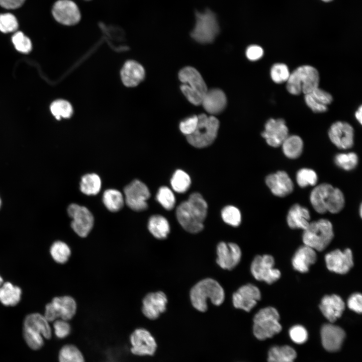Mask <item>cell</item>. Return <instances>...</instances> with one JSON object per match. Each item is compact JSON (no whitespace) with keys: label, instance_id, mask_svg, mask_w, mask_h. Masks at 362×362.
I'll use <instances>...</instances> for the list:
<instances>
[{"label":"cell","instance_id":"24","mask_svg":"<svg viewBox=\"0 0 362 362\" xmlns=\"http://www.w3.org/2000/svg\"><path fill=\"white\" fill-rule=\"evenodd\" d=\"M176 216L178 222L187 231L197 233L202 231L204 224L190 210L187 201L181 203L177 207Z\"/></svg>","mask_w":362,"mask_h":362},{"label":"cell","instance_id":"25","mask_svg":"<svg viewBox=\"0 0 362 362\" xmlns=\"http://www.w3.org/2000/svg\"><path fill=\"white\" fill-rule=\"evenodd\" d=\"M319 308L324 317L333 323L342 315L345 304L337 295H327L322 298Z\"/></svg>","mask_w":362,"mask_h":362},{"label":"cell","instance_id":"7","mask_svg":"<svg viewBox=\"0 0 362 362\" xmlns=\"http://www.w3.org/2000/svg\"><path fill=\"white\" fill-rule=\"evenodd\" d=\"M195 25L191 36L197 42L205 44L212 42L220 32L216 15L209 9L195 12Z\"/></svg>","mask_w":362,"mask_h":362},{"label":"cell","instance_id":"37","mask_svg":"<svg viewBox=\"0 0 362 362\" xmlns=\"http://www.w3.org/2000/svg\"><path fill=\"white\" fill-rule=\"evenodd\" d=\"M50 252L54 260L61 264L66 262L71 255L70 247L62 241H55L51 246Z\"/></svg>","mask_w":362,"mask_h":362},{"label":"cell","instance_id":"45","mask_svg":"<svg viewBox=\"0 0 362 362\" xmlns=\"http://www.w3.org/2000/svg\"><path fill=\"white\" fill-rule=\"evenodd\" d=\"M316 173L310 168H302L297 173L296 180L299 186L305 188L308 186H314L317 182Z\"/></svg>","mask_w":362,"mask_h":362},{"label":"cell","instance_id":"60","mask_svg":"<svg viewBox=\"0 0 362 362\" xmlns=\"http://www.w3.org/2000/svg\"><path fill=\"white\" fill-rule=\"evenodd\" d=\"M1 198H0V208H1Z\"/></svg>","mask_w":362,"mask_h":362},{"label":"cell","instance_id":"2","mask_svg":"<svg viewBox=\"0 0 362 362\" xmlns=\"http://www.w3.org/2000/svg\"><path fill=\"white\" fill-rule=\"evenodd\" d=\"M190 299L195 309L200 312H205L208 308V299H210L213 304L219 306L224 301L225 293L217 281L207 278L197 283L191 289Z\"/></svg>","mask_w":362,"mask_h":362},{"label":"cell","instance_id":"10","mask_svg":"<svg viewBox=\"0 0 362 362\" xmlns=\"http://www.w3.org/2000/svg\"><path fill=\"white\" fill-rule=\"evenodd\" d=\"M77 309L75 300L69 296L54 297L45 306L44 317L49 321L58 319L68 321L74 316Z\"/></svg>","mask_w":362,"mask_h":362},{"label":"cell","instance_id":"9","mask_svg":"<svg viewBox=\"0 0 362 362\" xmlns=\"http://www.w3.org/2000/svg\"><path fill=\"white\" fill-rule=\"evenodd\" d=\"M198 122L194 132L187 136L188 142L196 148L210 145L215 140L219 127L218 120L213 116L202 114L198 116Z\"/></svg>","mask_w":362,"mask_h":362},{"label":"cell","instance_id":"22","mask_svg":"<svg viewBox=\"0 0 362 362\" xmlns=\"http://www.w3.org/2000/svg\"><path fill=\"white\" fill-rule=\"evenodd\" d=\"M322 344L323 347L329 352H336L341 347L345 337V333L338 326L332 324H325L320 331Z\"/></svg>","mask_w":362,"mask_h":362},{"label":"cell","instance_id":"56","mask_svg":"<svg viewBox=\"0 0 362 362\" xmlns=\"http://www.w3.org/2000/svg\"><path fill=\"white\" fill-rule=\"evenodd\" d=\"M361 114H362V107L360 105L358 108L357 110H356V111L355 113V117L360 124H361V123H362Z\"/></svg>","mask_w":362,"mask_h":362},{"label":"cell","instance_id":"52","mask_svg":"<svg viewBox=\"0 0 362 362\" xmlns=\"http://www.w3.org/2000/svg\"><path fill=\"white\" fill-rule=\"evenodd\" d=\"M304 100L306 105L313 112L323 113L328 110L327 106L319 103L310 93L305 95Z\"/></svg>","mask_w":362,"mask_h":362},{"label":"cell","instance_id":"57","mask_svg":"<svg viewBox=\"0 0 362 362\" xmlns=\"http://www.w3.org/2000/svg\"><path fill=\"white\" fill-rule=\"evenodd\" d=\"M3 284V280L2 277L0 276V287L2 286V285Z\"/></svg>","mask_w":362,"mask_h":362},{"label":"cell","instance_id":"20","mask_svg":"<svg viewBox=\"0 0 362 362\" xmlns=\"http://www.w3.org/2000/svg\"><path fill=\"white\" fill-rule=\"evenodd\" d=\"M325 259L327 268L337 274H346L353 265L350 249H345L343 251L339 249L332 251L325 255Z\"/></svg>","mask_w":362,"mask_h":362},{"label":"cell","instance_id":"32","mask_svg":"<svg viewBox=\"0 0 362 362\" xmlns=\"http://www.w3.org/2000/svg\"><path fill=\"white\" fill-rule=\"evenodd\" d=\"M148 228L156 238L165 239L170 231L169 224L167 219L159 215L152 216L149 219Z\"/></svg>","mask_w":362,"mask_h":362},{"label":"cell","instance_id":"5","mask_svg":"<svg viewBox=\"0 0 362 362\" xmlns=\"http://www.w3.org/2000/svg\"><path fill=\"white\" fill-rule=\"evenodd\" d=\"M178 78L182 82L180 90L188 100L193 105H201L208 88L199 72L193 67L187 66L179 71Z\"/></svg>","mask_w":362,"mask_h":362},{"label":"cell","instance_id":"58","mask_svg":"<svg viewBox=\"0 0 362 362\" xmlns=\"http://www.w3.org/2000/svg\"><path fill=\"white\" fill-rule=\"evenodd\" d=\"M360 210V216H361V206H360V210Z\"/></svg>","mask_w":362,"mask_h":362},{"label":"cell","instance_id":"11","mask_svg":"<svg viewBox=\"0 0 362 362\" xmlns=\"http://www.w3.org/2000/svg\"><path fill=\"white\" fill-rule=\"evenodd\" d=\"M274 265L275 260L272 256L267 254L257 255L251 263V273L256 280L271 284L281 276L280 270L275 268Z\"/></svg>","mask_w":362,"mask_h":362},{"label":"cell","instance_id":"33","mask_svg":"<svg viewBox=\"0 0 362 362\" xmlns=\"http://www.w3.org/2000/svg\"><path fill=\"white\" fill-rule=\"evenodd\" d=\"M281 145L283 152L287 157L295 159L299 157L302 152L303 142L298 135H288Z\"/></svg>","mask_w":362,"mask_h":362},{"label":"cell","instance_id":"4","mask_svg":"<svg viewBox=\"0 0 362 362\" xmlns=\"http://www.w3.org/2000/svg\"><path fill=\"white\" fill-rule=\"evenodd\" d=\"M319 80V72L314 67L303 65L290 73L286 88L293 95L308 94L318 87Z\"/></svg>","mask_w":362,"mask_h":362},{"label":"cell","instance_id":"44","mask_svg":"<svg viewBox=\"0 0 362 362\" xmlns=\"http://www.w3.org/2000/svg\"><path fill=\"white\" fill-rule=\"evenodd\" d=\"M221 216L223 220L227 224L233 227L238 226L241 221L240 211L233 206H227L222 210Z\"/></svg>","mask_w":362,"mask_h":362},{"label":"cell","instance_id":"39","mask_svg":"<svg viewBox=\"0 0 362 362\" xmlns=\"http://www.w3.org/2000/svg\"><path fill=\"white\" fill-rule=\"evenodd\" d=\"M59 362H84L83 356L75 346L67 344L63 346L59 353Z\"/></svg>","mask_w":362,"mask_h":362},{"label":"cell","instance_id":"27","mask_svg":"<svg viewBox=\"0 0 362 362\" xmlns=\"http://www.w3.org/2000/svg\"><path fill=\"white\" fill-rule=\"evenodd\" d=\"M121 76L125 86L134 87L144 79L145 71L141 64L135 61L129 60L123 66L121 71Z\"/></svg>","mask_w":362,"mask_h":362},{"label":"cell","instance_id":"26","mask_svg":"<svg viewBox=\"0 0 362 362\" xmlns=\"http://www.w3.org/2000/svg\"><path fill=\"white\" fill-rule=\"evenodd\" d=\"M226 103L224 93L219 88H213L207 90L201 104L208 113L214 115L221 112L225 109Z\"/></svg>","mask_w":362,"mask_h":362},{"label":"cell","instance_id":"3","mask_svg":"<svg viewBox=\"0 0 362 362\" xmlns=\"http://www.w3.org/2000/svg\"><path fill=\"white\" fill-rule=\"evenodd\" d=\"M23 334L28 345L32 349L37 350L43 346L44 338L51 337V329L49 321L44 315L34 313L25 317Z\"/></svg>","mask_w":362,"mask_h":362},{"label":"cell","instance_id":"46","mask_svg":"<svg viewBox=\"0 0 362 362\" xmlns=\"http://www.w3.org/2000/svg\"><path fill=\"white\" fill-rule=\"evenodd\" d=\"M15 49L20 52L28 53L32 48L30 39L21 31H16L12 37Z\"/></svg>","mask_w":362,"mask_h":362},{"label":"cell","instance_id":"29","mask_svg":"<svg viewBox=\"0 0 362 362\" xmlns=\"http://www.w3.org/2000/svg\"><path fill=\"white\" fill-rule=\"evenodd\" d=\"M310 219L308 210L299 204H295L290 209L287 221L289 226L292 229L305 230L309 225Z\"/></svg>","mask_w":362,"mask_h":362},{"label":"cell","instance_id":"38","mask_svg":"<svg viewBox=\"0 0 362 362\" xmlns=\"http://www.w3.org/2000/svg\"><path fill=\"white\" fill-rule=\"evenodd\" d=\"M191 183L189 174L180 169H177L174 172L170 180L172 189L178 193L186 192L190 188Z\"/></svg>","mask_w":362,"mask_h":362},{"label":"cell","instance_id":"6","mask_svg":"<svg viewBox=\"0 0 362 362\" xmlns=\"http://www.w3.org/2000/svg\"><path fill=\"white\" fill-rule=\"evenodd\" d=\"M304 230V244L319 251L329 244L334 236L332 225L327 219H321L310 223Z\"/></svg>","mask_w":362,"mask_h":362},{"label":"cell","instance_id":"50","mask_svg":"<svg viewBox=\"0 0 362 362\" xmlns=\"http://www.w3.org/2000/svg\"><path fill=\"white\" fill-rule=\"evenodd\" d=\"M53 327L56 336L60 338L67 336L71 331L70 326L67 321L61 319L54 321Z\"/></svg>","mask_w":362,"mask_h":362},{"label":"cell","instance_id":"13","mask_svg":"<svg viewBox=\"0 0 362 362\" xmlns=\"http://www.w3.org/2000/svg\"><path fill=\"white\" fill-rule=\"evenodd\" d=\"M125 201L132 210L141 211L147 208L146 201L150 193L145 184L139 180H134L125 187L124 190Z\"/></svg>","mask_w":362,"mask_h":362},{"label":"cell","instance_id":"19","mask_svg":"<svg viewBox=\"0 0 362 362\" xmlns=\"http://www.w3.org/2000/svg\"><path fill=\"white\" fill-rule=\"evenodd\" d=\"M217 264L222 268L231 270L240 262L241 251L236 243L220 242L217 246Z\"/></svg>","mask_w":362,"mask_h":362},{"label":"cell","instance_id":"8","mask_svg":"<svg viewBox=\"0 0 362 362\" xmlns=\"http://www.w3.org/2000/svg\"><path fill=\"white\" fill-rule=\"evenodd\" d=\"M278 311L272 307L260 309L254 316L253 333L258 340L271 338L282 330Z\"/></svg>","mask_w":362,"mask_h":362},{"label":"cell","instance_id":"36","mask_svg":"<svg viewBox=\"0 0 362 362\" xmlns=\"http://www.w3.org/2000/svg\"><path fill=\"white\" fill-rule=\"evenodd\" d=\"M101 188V180L96 173H89L83 175L80 183V189L82 193L87 195H95L98 194Z\"/></svg>","mask_w":362,"mask_h":362},{"label":"cell","instance_id":"1","mask_svg":"<svg viewBox=\"0 0 362 362\" xmlns=\"http://www.w3.org/2000/svg\"><path fill=\"white\" fill-rule=\"evenodd\" d=\"M310 199L313 208L320 214L337 213L344 206L342 192L326 183L316 186L311 192Z\"/></svg>","mask_w":362,"mask_h":362},{"label":"cell","instance_id":"18","mask_svg":"<svg viewBox=\"0 0 362 362\" xmlns=\"http://www.w3.org/2000/svg\"><path fill=\"white\" fill-rule=\"evenodd\" d=\"M260 298L261 294L258 288L248 284L241 286L233 293L232 301L236 308L249 312Z\"/></svg>","mask_w":362,"mask_h":362},{"label":"cell","instance_id":"15","mask_svg":"<svg viewBox=\"0 0 362 362\" xmlns=\"http://www.w3.org/2000/svg\"><path fill=\"white\" fill-rule=\"evenodd\" d=\"M131 351L140 356L153 355L157 348L154 337L147 330L139 328L135 329L130 337Z\"/></svg>","mask_w":362,"mask_h":362},{"label":"cell","instance_id":"54","mask_svg":"<svg viewBox=\"0 0 362 362\" xmlns=\"http://www.w3.org/2000/svg\"><path fill=\"white\" fill-rule=\"evenodd\" d=\"M263 55V50L259 46L251 45L246 50L247 58L251 61H256L260 59Z\"/></svg>","mask_w":362,"mask_h":362},{"label":"cell","instance_id":"41","mask_svg":"<svg viewBox=\"0 0 362 362\" xmlns=\"http://www.w3.org/2000/svg\"><path fill=\"white\" fill-rule=\"evenodd\" d=\"M335 163L345 170L354 169L358 163V157L354 152L337 154L334 157Z\"/></svg>","mask_w":362,"mask_h":362},{"label":"cell","instance_id":"31","mask_svg":"<svg viewBox=\"0 0 362 362\" xmlns=\"http://www.w3.org/2000/svg\"><path fill=\"white\" fill-rule=\"evenodd\" d=\"M295 350L289 345L274 346L268 350L267 362H294Z\"/></svg>","mask_w":362,"mask_h":362},{"label":"cell","instance_id":"43","mask_svg":"<svg viewBox=\"0 0 362 362\" xmlns=\"http://www.w3.org/2000/svg\"><path fill=\"white\" fill-rule=\"evenodd\" d=\"M156 199L165 209L170 210L175 205V199L172 191L167 187H160L156 195Z\"/></svg>","mask_w":362,"mask_h":362},{"label":"cell","instance_id":"21","mask_svg":"<svg viewBox=\"0 0 362 362\" xmlns=\"http://www.w3.org/2000/svg\"><path fill=\"white\" fill-rule=\"evenodd\" d=\"M167 302L166 296L163 292L149 293L143 299L142 312L149 319H156L165 311Z\"/></svg>","mask_w":362,"mask_h":362},{"label":"cell","instance_id":"49","mask_svg":"<svg viewBox=\"0 0 362 362\" xmlns=\"http://www.w3.org/2000/svg\"><path fill=\"white\" fill-rule=\"evenodd\" d=\"M198 122V118L197 116H193L180 122L179 129L184 135L187 136L193 134L195 131Z\"/></svg>","mask_w":362,"mask_h":362},{"label":"cell","instance_id":"12","mask_svg":"<svg viewBox=\"0 0 362 362\" xmlns=\"http://www.w3.org/2000/svg\"><path fill=\"white\" fill-rule=\"evenodd\" d=\"M72 219L71 226L79 236L85 237L92 230L94 223L93 214L88 209L76 204H72L67 209Z\"/></svg>","mask_w":362,"mask_h":362},{"label":"cell","instance_id":"17","mask_svg":"<svg viewBox=\"0 0 362 362\" xmlns=\"http://www.w3.org/2000/svg\"><path fill=\"white\" fill-rule=\"evenodd\" d=\"M288 128L283 119L270 118L266 121L261 136L269 146L277 147L282 145L288 136Z\"/></svg>","mask_w":362,"mask_h":362},{"label":"cell","instance_id":"16","mask_svg":"<svg viewBox=\"0 0 362 362\" xmlns=\"http://www.w3.org/2000/svg\"><path fill=\"white\" fill-rule=\"evenodd\" d=\"M328 136L331 141L338 148L346 149L353 144L354 130L349 123L336 121L330 126Z\"/></svg>","mask_w":362,"mask_h":362},{"label":"cell","instance_id":"40","mask_svg":"<svg viewBox=\"0 0 362 362\" xmlns=\"http://www.w3.org/2000/svg\"><path fill=\"white\" fill-rule=\"evenodd\" d=\"M50 109L52 115L57 120L61 118H68L72 114L73 110L71 104L63 100L54 101L50 105Z\"/></svg>","mask_w":362,"mask_h":362},{"label":"cell","instance_id":"23","mask_svg":"<svg viewBox=\"0 0 362 362\" xmlns=\"http://www.w3.org/2000/svg\"><path fill=\"white\" fill-rule=\"evenodd\" d=\"M265 183L272 193L276 196L284 197L291 194L294 185L288 174L284 171H279L266 177Z\"/></svg>","mask_w":362,"mask_h":362},{"label":"cell","instance_id":"34","mask_svg":"<svg viewBox=\"0 0 362 362\" xmlns=\"http://www.w3.org/2000/svg\"><path fill=\"white\" fill-rule=\"evenodd\" d=\"M189 208L197 218L204 222L207 214L208 205L201 194H192L187 200Z\"/></svg>","mask_w":362,"mask_h":362},{"label":"cell","instance_id":"30","mask_svg":"<svg viewBox=\"0 0 362 362\" xmlns=\"http://www.w3.org/2000/svg\"><path fill=\"white\" fill-rule=\"evenodd\" d=\"M22 290L10 282L3 283L0 287V302L6 306H14L21 300Z\"/></svg>","mask_w":362,"mask_h":362},{"label":"cell","instance_id":"35","mask_svg":"<svg viewBox=\"0 0 362 362\" xmlns=\"http://www.w3.org/2000/svg\"><path fill=\"white\" fill-rule=\"evenodd\" d=\"M103 202L108 210L117 212L124 206V199L122 194L118 190L108 189L103 194Z\"/></svg>","mask_w":362,"mask_h":362},{"label":"cell","instance_id":"55","mask_svg":"<svg viewBox=\"0 0 362 362\" xmlns=\"http://www.w3.org/2000/svg\"><path fill=\"white\" fill-rule=\"evenodd\" d=\"M26 0H0V6L6 9L13 10L21 7Z\"/></svg>","mask_w":362,"mask_h":362},{"label":"cell","instance_id":"47","mask_svg":"<svg viewBox=\"0 0 362 362\" xmlns=\"http://www.w3.org/2000/svg\"><path fill=\"white\" fill-rule=\"evenodd\" d=\"M18 22L12 14L7 13L0 14V31L4 33L14 32L18 28Z\"/></svg>","mask_w":362,"mask_h":362},{"label":"cell","instance_id":"51","mask_svg":"<svg viewBox=\"0 0 362 362\" xmlns=\"http://www.w3.org/2000/svg\"><path fill=\"white\" fill-rule=\"evenodd\" d=\"M310 94L319 103L327 106L333 101L332 96L330 94L319 87L314 89Z\"/></svg>","mask_w":362,"mask_h":362},{"label":"cell","instance_id":"53","mask_svg":"<svg viewBox=\"0 0 362 362\" xmlns=\"http://www.w3.org/2000/svg\"><path fill=\"white\" fill-rule=\"evenodd\" d=\"M348 308L356 313L360 314L362 311V296L360 293H354L347 301Z\"/></svg>","mask_w":362,"mask_h":362},{"label":"cell","instance_id":"14","mask_svg":"<svg viewBox=\"0 0 362 362\" xmlns=\"http://www.w3.org/2000/svg\"><path fill=\"white\" fill-rule=\"evenodd\" d=\"M52 14L61 24L73 26L79 23L81 13L77 4L71 0H58L53 5Z\"/></svg>","mask_w":362,"mask_h":362},{"label":"cell","instance_id":"42","mask_svg":"<svg viewBox=\"0 0 362 362\" xmlns=\"http://www.w3.org/2000/svg\"><path fill=\"white\" fill-rule=\"evenodd\" d=\"M290 73L287 65L283 63L273 64L270 70V77L272 80L277 84L287 82Z\"/></svg>","mask_w":362,"mask_h":362},{"label":"cell","instance_id":"61","mask_svg":"<svg viewBox=\"0 0 362 362\" xmlns=\"http://www.w3.org/2000/svg\"><path fill=\"white\" fill-rule=\"evenodd\" d=\"M86 1H90V0H86Z\"/></svg>","mask_w":362,"mask_h":362},{"label":"cell","instance_id":"48","mask_svg":"<svg viewBox=\"0 0 362 362\" xmlns=\"http://www.w3.org/2000/svg\"><path fill=\"white\" fill-rule=\"evenodd\" d=\"M292 340L297 344H303L308 339V332L304 327L300 325H294L289 330Z\"/></svg>","mask_w":362,"mask_h":362},{"label":"cell","instance_id":"59","mask_svg":"<svg viewBox=\"0 0 362 362\" xmlns=\"http://www.w3.org/2000/svg\"><path fill=\"white\" fill-rule=\"evenodd\" d=\"M322 1H324V2H330V1H332V0H322Z\"/></svg>","mask_w":362,"mask_h":362},{"label":"cell","instance_id":"28","mask_svg":"<svg viewBox=\"0 0 362 362\" xmlns=\"http://www.w3.org/2000/svg\"><path fill=\"white\" fill-rule=\"evenodd\" d=\"M316 259L315 250L304 245L299 247L295 252L292 259V265L296 270L306 273L310 265L316 262Z\"/></svg>","mask_w":362,"mask_h":362}]
</instances>
